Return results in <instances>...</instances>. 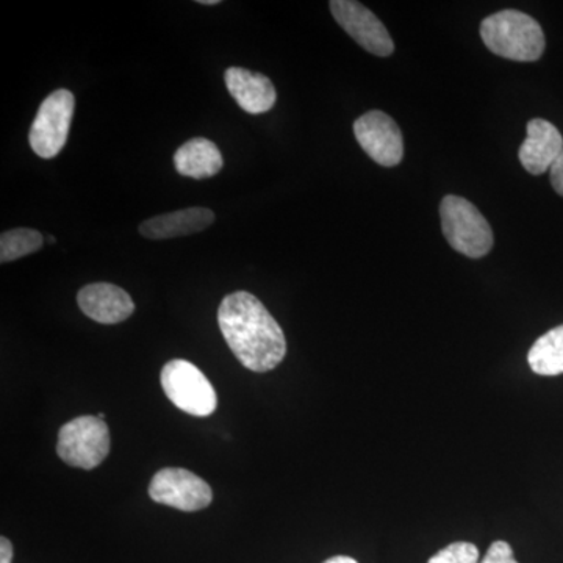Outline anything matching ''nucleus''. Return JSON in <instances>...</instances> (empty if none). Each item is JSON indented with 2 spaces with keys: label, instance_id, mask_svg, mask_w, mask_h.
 Instances as JSON below:
<instances>
[{
  "label": "nucleus",
  "instance_id": "f257e3e1",
  "mask_svg": "<svg viewBox=\"0 0 563 563\" xmlns=\"http://www.w3.org/2000/svg\"><path fill=\"white\" fill-rule=\"evenodd\" d=\"M218 324L235 357L251 372H272L287 354L279 322L251 292L225 296L218 309Z\"/></svg>",
  "mask_w": 563,
  "mask_h": 563
},
{
  "label": "nucleus",
  "instance_id": "f03ea898",
  "mask_svg": "<svg viewBox=\"0 0 563 563\" xmlns=\"http://www.w3.org/2000/svg\"><path fill=\"white\" fill-rule=\"evenodd\" d=\"M485 46L498 57L514 62H537L544 52L542 25L518 10H503L481 24Z\"/></svg>",
  "mask_w": 563,
  "mask_h": 563
},
{
  "label": "nucleus",
  "instance_id": "7ed1b4c3",
  "mask_svg": "<svg viewBox=\"0 0 563 563\" xmlns=\"http://www.w3.org/2000/svg\"><path fill=\"white\" fill-rule=\"evenodd\" d=\"M444 239L470 258L485 257L492 251L493 231L484 214L468 199L444 196L440 203Z\"/></svg>",
  "mask_w": 563,
  "mask_h": 563
},
{
  "label": "nucleus",
  "instance_id": "20e7f679",
  "mask_svg": "<svg viewBox=\"0 0 563 563\" xmlns=\"http://www.w3.org/2000/svg\"><path fill=\"white\" fill-rule=\"evenodd\" d=\"M163 391L181 412L192 417H209L217 410L218 396L213 385L198 366L184 358H176L163 366Z\"/></svg>",
  "mask_w": 563,
  "mask_h": 563
},
{
  "label": "nucleus",
  "instance_id": "39448f33",
  "mask_svg": "<svg viewBox=\"0 0 563 563\" xmlns=\"http://www.w3.org/2000/svg\"><path fill=\"white\" fill-rule=\"evenodd\" d=\"M57 453L74 468H96L110 453L109 426L91 415L74 418L58 432Z\"/></svg>",
  "mask_w": 563,
  "mask_h": 563
},
{
  "label": "nucleus",
  "instance_id": "423d86ee",
  "mask_svg": "<svg viewBox=\"0 0 563 563\" xmlns=\"http://www.w3.org/2000/svg\"><path fill=\"white\" fill-rule=\"evenodd\" d=\"M76 99L68 90L52 92L41 103L32 122L29 141L33 152L41 158H54L60 154L68 141Z\"/></svg>",
  "mask_w": 563,
  "mask_h": 563
},
{
  "label": "nucleus",
  "instance_id": "0eeeda50",
  "mask_svg": "<svg viewBox=\"0 0 563 563\" xmlns=\"http://www.w3.org/2000/svg\"><path fill=\"white\" fill-rule=\"evenodd\" d=\"M152 501L173 507L181 512H198L213 501L210 485L185 468H163L150 484Z\"/></svg>",
  "mask_w": 563,
  "mask_h": 563
},
{
  "label": "nucleus",
  "instance_id": "6e6552de",
  "mask_svg": "<svg viewBox=\"0 0 563 563\" xmlns=\"http://www.w3.org/2000/svg\"><path fill=\"white\" fill-rule=\"evenodd\" d=\"M335 21L358 46L377 57H390L395 51L390 33L372 10L355 0H332L329 3Z\"/></svg>",
  "mask_w": 563,
  "mask_h": 563
},
{
  "label": "nucleus",
  "instance_id": "1a4fd4ad",
  "mask_svg": "<svg viewBox=\"0 0 563 563\" xmlns=\"http://www.w3.org/2000/svg\"><path fill=\"white\" fill-rule=\"evenodd\" d=\"M354 135L363 151L377 165L393 168L404 157V140L399 125L380 110L368 111L354 122Z\"/></svg>",
  "mask_w": 563,
  "mask_h": 563
},
{
  "label": "nucleus",
  "instance_id": "9d476101",
  "mask_svg": "<svg viewBox=\"0 0 563 563\" xmlns=\"http://www.w3.org/2000/svg\"><path fill=\"white\" fill-rule=\"evenodd\" d=\"M77 302L81 312L101 324H118L135 312L131 295L113 284H90L81 288Z\"/></svg>",
  "mask_w": 563,
  "mask_h": 563
},
{
  "label": "nucleus",
  "instance_id": "9b49d317",
  "mask_svg": "<svg viewBox=\"0 0 563 563\" xmlns=\"http://www.w3.org/2000/svg\"><path fill=\"white\" fill-rule=\"evenodd\" d=\"M528 136L520 147V162L526 172L540 176L547 173L563 151V136L550 121L531 120L528 122Z\"/></svg>",
  "mask_w": 563,
  "mask_h": 563
},
{
  "label": "nucleus",
  "instance_id": "f8f14e48",
  "mask_svg": "<svg viewBox=\"0 0 563 563\" xmlns=\"http://www.w3.org/2000/svg\"><path fill=\"white\" fill-rule=\"evenodd\" d=\"M224 80L232 98L246 113H266L277 101L273 81L261 73H252L244 68H229L225 70Z\"/></svg>",
  "mask_w": 563,
  "mask_h": 563
},
{
  "label": "nucleus",
  "instance_id": "ddd939ff",
  "mask_svg": "<svg viewBox=\"0 0 563 563\" xmlns=\"http://www.w3.org/2000/svg\"><path fill=\"white\" fill-rule=\"evenodd\" d=\"M213 221V211L203 207H191L150 218L140 225V233L150 240L177 239L206 231Z\"/></svg>",
  "mask_w": 563,
  "mask_h": 563
},
{
  "label": "nucleus",
  "instance_id": "4468645a",
  "mask_svg": "<svg viewBox=\"0 0 563 563\" xmlns=\"http://www.w3.org/2000/svg\"><path fill=\"white\" fill-rule=\"evenodd\" d=\"M174 166L180 176L201 180L217 176L222 169V155L213 141L192 139L174 154Z\"/></svg>",
  "mask_w": 563,
  "mask_h": 563
},
{
  "label": "nucleus",
  "instance_id": "2eb2a0df",
  "mask_svg": "<svg viewBox=\"0 0 563 563\" xmlns=\"http://www.w3.org/2000/svg\"><path fill=\"white\" fill-rule=\"evenodd\" d=\"M528 362L532 372L540 376L563 374V324L551 329L532 344Z\"/></svg>",
  "mask_w": 563,
  "mask_h": 563
},
{
  "label": "nucleus",
  "instance_id": "dca6fc26",
  "mask_svg": "<svg viewBox=\"0 0 563 563\" xmlns=\"http://www.w3.org/2000/svg\"><path fill=\"white\" fill-rule=\"evenodd\" d=\"M44 244V236L35 229H13L0 236V262L9 263L40 251Z\"/></svg>",
  "mask_w": 563,
  "mask_h": 563
},
{
  "label": "nucleus",
  "instance_id": "f3484780",
  "mask_svg": "<svg viewBox=\"0 0 563 563\" xmlns=\"http://www.w3.org/2000/svg\"><path fill=\"white\" fill-rule=\"evenodd\" d=\"M428 563H479V550L473 543L455 542L432 555Z\"/></svg>",
  "mask_w": 563,
  "mask_h": 563
},
{
  "label": "nucleus",
  "instance_id": "a211bd4d",
  "mask_svg": "<svg viewBox=\"0 0 563 563\" xmlns=\"http://www.w3.org/2000/svg\"><path fill=\"white\" fill-rule=\"evenodd\" d=\"M479 563H518L514 558V550L509 543L498 540L492 543L488 548L487 554L484 555L483 561Z\"/></svg>",
  "mask_w": 563,
  "mask_h": 563
},
{
  "label": "nucleus",
  "instance_id": "6ab92c4d",
  "mask_svg": "<svg viewBox=\"0 0 563 563\" xmlns=\"http://www.w3.org/2000/svg\"><path fill=\"white\" fill-rule=\"evenodd\" d=\"M550 177L555 192L559 196H563V151L559 155L558 161L554 162V165L551 166Z\"/></svg>",
  "mask_w": 563,
  "mask_h": 563
},
{
  "label": "nucleus",
  "instance_id": "aec40b11",
  "mask_svg": "<svg viewBox=\"0 0 563 563\" xmlns=\"http://www.w3.org/2000/svg\"><path fill=\"white\" fill-rule=\"evenodd\" d=\"M13 559V544L7 537L0 539V563H11Z\"/></svg>",
  "mask_w": 563,
  "mask_h": 563
},
{
  "label": "nucleus",
  "instance_id": "412c9836",
  "mask_svg": "<svg viewBox=\"0 0 563 563\" xmlns=\"http://www.w3.org/2000/svg\"><path fill=\"white\" fill-rule=\"evenodd\" d=\"M324 563H358L355 559L347 558V555H335V558L328 559Z\"/></svg>",
  "mask_w": 563,
  "mask_h": 563
},
{
  "label": "nucleus",
  "instance_id": "4be33fe9",
  "mask_svg": "<svg viewBox=\"0 0 563 563\" xmlns=\"http://www.w3.org/2000/svg\"><path fill=\"white\" fill-rule=\"evenodd\" d=\"M202 5H218V3H221L220 0H201Z\"/></svg>",
  "mask_w": 563,
  "mask_h": 563
},
{
  "label": "nucleus",
  "instance_id": "5701e85b",
  "mask_svg": "<svg viewBox=\"0 0 563 563\" xmlns=\"http://www.w3.org/2000/svg\"><path fill=\"white\" fill-rule=\"evenodd\" d=\"M98 417L101 418V420H106V415L103 413H99Z\"/></svg>",
  "mask_w": 563,
  "mask_h": 563
}]
</instances>
